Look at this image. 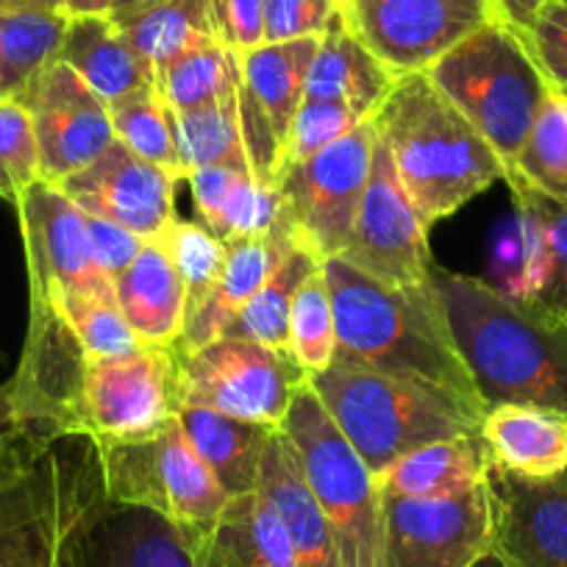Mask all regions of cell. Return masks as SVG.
<instances>
[{"label":"cell","instance_id":"obj_45","mask_svg":"<svg viewBox=\"0 0 567 567\" xmlns=\"http://www.w3.org/2000/svg\"><path fill=\"white\" fill-rule=\"evenodd\" d=\"M340 14V0H265V42L323 37Z\"/></svg>","mask_w":567,"mask_h":567},{"label":"cell","instance_id":"obj_48","mask_svg":"<svg viewBox=\"0 0 567 567\" xmlns=\"http://www.w3.org/2000/svg\"><path fill=\"white\" fill-rule=\"evenodd\" d=\"M86 231H90L92 256H95L97 267H101L112 281L136 259L142 243H145L140 234L128 231L125 226L106 220V217L90 215V212H86Z\"/></svg>","mask_w":567,"mask_h":567},{"label":"cell","instance_id":"obj_35","mask_svg":"<svg viewBox=\"0 0 567 567\" xmlns=\"http://www.w3.org/2000/svg\"><path fill=\"white\" fill-rule=\"evenodd\" d=\"M154 86L171 112H189L220 97L237 95L239 53L217 40L206 42L159 70Z\"/></svg>","mask_w":567,"mask_h":567},{"label":"cell","instance_id":"obj_19","mask_svg":"<svg viewBox=\"0 0 567 567\" xmlns=\"http://www.w3.org/2000/svg\"><path fill=\"white\" fill-rule=\"evenodd\" d=\"M178 182L182 178L171 171L142 159L114 140L92 165L56 187L90 215L120 223L142 239H154L176 217Z\"/></svg>","mask_w":567,"mask_h":567},{"label":"cell","instance_id":"obj_52","mask_svg":"<svg viewBox=\"0 0 567 567\" xmlns=\"http://www.w3.org/2000/svg\"><path fill=\"white\" fill-rule=\"evenodd\" d=\"M151 3H159V0H117L112 14H128V12H136V9H142V7H151Z\"/></svg>","mask_w":567,"mask_h":567},{"label":"cell","instance_id":"obj_4","mask_svg":"<svg viewBox=\"0 0 567 567\" xmlns=\"http://www.w3.org/2000/svg\"><path fill=\"white\" fill-rule=\"evenodd\" d=\"M106 501L97 437H56L29 467L0 482V567H84Z\"/></svg>","mask_w":567,"mask_h":567},{"label":"cell","instance_id":"obj_39","mask_svg":"<svg viewBox=\"0 0 567 567\" xmlns=\"http://www.w3.org/2000/svg\"><path fill=\"white\" fill-rule=\"evenodd\" d=\"M62 434L70 432L25 398L14 375L0 384V482L29 467Z\"/></svg>","mask_w":567,"mask_h":567},{"label":"cell","instance_id":"obj_46","mask_svg":"<svg viewBox=\"0 0 567 567\" xmlns=\"http://www.w3.org/2000/svg\"><path fill=\"white\" fill-rule=\"evenodd\" d=\"M550 86L567 90V3L548 0L523 31Z\"/></svg>","mask_w":567,"mask_h":567},{"label":"cell","instance_id":"obj_21","mask_svg":"<svg viewBox=\"0 0 567 567\" xmlns=\"http://www.w3.org/2000/svg\"><path fill=\"white\" fill-rule=\"evenodd\" d=\"M292 239H296V234L290 231L287 220H281L265 237L239 239V243L228 245L226 265H223V272L212 292L204 301L187 309L184 334L176 342L178 351H198L200 346L226 334V329L243 312L245 303L272 276Z\"/></svg>","mask_w":567,"mask_h":567},{"label":"cell","instance_id":"obj_40","mask_svg":"<svg viewBox=\"0 0 567 567\" xmlns=\"http://www.w3.org/2000/svg\"><path fill=\"white\" fill-rule=\"evenodd\" d=\"M290 353L309 375H318L334 364L337 318L323 267L307 278L292 301Z\"/></svg>","mask_w":567,"mask_h":567},{"label":"cell","instance_id":"obj_17","mask_svg":"<svg viewBox=\"0 0 567 567\" xmlns=\"http://www.w3.org/2000/svg\"><path fill=\"white\" fill-rule=\"evenodd\" d=\"M18 101L34 125L42 182L62 184L114 142L109 106L59 59L20 92Z\"/></svg>","mask_w":567,"mask_h":567},{"label":"cell","instance_id":"obj_3","mask_svg":"<svg viewBox=\"0 0 567 567\" xmlns=\"http://www.w3.org/2000/svg\"><path fill=\"white\" fill-rule=\"evenodd\" d=\"M370 123L429 228L506 178L501 156L425 73L401 75Z\"/></svg>","mask_w":567,"mask_h":567},{"label":"cell","instance_id":"obj_54","mask_svg":"<svg viewBox=\"0 0 567 567\" xmlns=\"http://www.w3.org/2000/svg\"><path fill=\"white\" fill-rule=\"evenodd\" d=\"M559 92H561V95H565V97H567V90H559Z\"/></svg>","mask_w":567,"mask_h":567},{"label":"cell","instance_id":"obj_55","mask_svg":"<svg viewBox=\"0 0 567 567\" xmlns=\"http://www.w3.org/2000/svg\"><path fill=\"white\" fill-rule=\"evenodd\" d=\"M561 3H567V0H561Z\"/></svg>","mask_w":567,"mask_h":567},{"label":"cell","instance_id":"obj_31","mask_svg":"<svg viewBox=\"0 0 567 567\" xmlns=\"http://www.w3.org/2000/svg\"><path fill=\"white\" fill-rule=\"evenodd\" d=\"M482 434L423 445L379 476L384 498H440L476 487L487 473Z\"/></svg>","mask_w":567,"mask_h":567},{"label":"cell","instance_id":"obj_12","mask_svg":"<svg viewBox=\"0 0 567 567\" xmlns=\"http://www.w3.org/2000/svg\"><path fill=\"white\" fill-rule=\"evenodd\" d=\"M340 14L395 79L425 73L495 18L489 0H340Z\"/></svg>","mask_w":567,"mask_h":567},{"label":"cell","instance_id":"obj_10","mask_svg":"<svg viewBox=\"0 0 567 567\" xmlns=\"http://www.w3.org/2000/svg\"><path fill=\"white\" fill-rule=\"evenodd\" d=\"M375 131L362 123L320 154L284 167L276 178L284 220L320 259L346 254L373 167Z\"/></svg>","mask_w":567,"mask_h":567},{"label":"cell","instance_id":"obj_26","mask_svg":"<svg viewBox=\"0 0 567 567\" xmlns=\"http://www.w3.org/2000/svg\"><path fill=\"white\" fill-rule=\"evenodd\" d=\"M187 182L200 223L226 245L265 237L284 220L278 189L256 182L250 167H200L187 173Z\"/></svg>","mask_w":567,"mask_h":567},{"label":"cell","instance_id":"obj_49","mask_svg":"<svg viewBox=\"0 0 567 567\" xmlns=\"http://www.w3.org/2000/svg\"><path fill=\"white\" fill-rule=\"evenodd\" d=\"M489 3H493L495 18L515 25L517 31H526L528 23L534 20V14H537L548 0H489Z\"/></svg>","mask_w":567,"mask_h":567},{"label":"cell","instance_id":"obj_34","mask_svg":"<svg viewBox=\"0 0 567 567\" xmlns=\"http://www.w3.org/2000/svg\"><path fill=\"white\" fill-rule=\"evenodd\" d=\"M68 14L0 7V97H18L56 62Z\"/></svg>","mask_w":567,"mask_h":567},{"label":"cell","instance_id":"obj_50","mask_svg":"<svg viewBox=\"0 0 567 567\" xmlns=\"http://www.w3.org/2000/svg\"><path fill=\"white\" fill-rule=\"evenodd\" d=\"M117 0H68L64 14L68 18H95V14H112Z\"/></svg>","mask_w":567,"mask_h":567},{"label":"cell","instance_id":"obj_18","mask_svg":"<svg viewBox=\"0 0 567 567\" xmlns=\"http://www.w3.org/2000/svg\"><path fill=\"white\" fill-rule=\"evenodd\" d=\"M493 550L506 567H567V473L526 478L487 460Z\"/></svg>","mask_w":567,"mask_h":567},{"label":"cell","instance_id":"obj_42","mask_svg":"<svg viewBox=\"0 0 567 567\" xmlns=\"http://www.w3.org/2000/svg\"><path fill=\"white\" fill-rule=\"evenodd\" d=\"M159 239L173 265H176L178 276L184 278L189 307H195L209 296L217 278H220L228 245L220 237H215L204 223L182 220V217H173L165 231L159 234Z\"/></svg>","mask_w":567,"mask_h":567},{"label":"cell","instance_id":"obj_2","mask_svg":"<svg viewBox=\"0 0 567 567\" xmlns=\"http://www.w3.org/2000/svg\"><path fill=\"white\" fill-rule=\"evenodd\" d=\"M432 281L487 409L528 403L567 417V320L437 265Z\"/></svg>","mask_w":567,"mask_h":567},{"label":"cell","instance_id":"obj_43","mask_svg":"<svg viewBox=\"0 0 567 567\" xmlns=\"http://www.w3.org/2000/svg\"><path fill=\"white\" fill-rule=\"evenodd\" d=\"M40 178V151L29 112L18 97H0V198L18 204Z\"/></svg>","mask_w":567,"mask_h":567},{"label":"cell","instance_id":"obj_11","mask_svg":"<svg viewBox=\"0 0 567 567\" xmlns=\"http://www.w3.org/2000/svg\"><path fill=\"white\" fill-rule=\"evenodd\" d=\"M178 414V348L142 346L140 351L84 362L73 425L97 443H123L159 432Z\"/></svg>","mask_w":567,"mask_h":567},{"label":"cell","instance_id":"obj_7","mask_svg":"<svg viewBox=\"0 0 567 567\" xmlns=\"http://www.w3.org/2000/svg\"><path fill=\"white\" fill-rule=\"evenodd\" d=\"M284 434L309 489L329 517L346 567H384V495L379 478L342 437L312 384L298 392Z\"/></svg>","mask_w":567,"mask_h":567},{"label":"cell","instance_id":"obj_36","mask_svg":"<svg viewBox=\"0 0 567 567\" xmlns=\"http://www.w3.org/2000/svg\"><path fill=\"white\" fill-rule=\"evenodd\" d=\"M173 125H176L184 178L187 173L212 165L250 167L248 154H245L243 125H239L237 95L220 97V101L189 109V112H173Z\"/></svg>","mask_w":567,"mask_h":567},{"label":"cell","instance_id":"obj_47","mask_svg":"<svg viewBox=\"0 0 567 567\" xmlns=\"http://www.w3.org/2000/svg\"><path fill=\"white\" fill-rule=\"evenodd\" d=\"M217 40L234 53L265 45V0H212Z\"/></svg>","mask_w":567,"mask_h":567},{"label":"cell","instance_id":"obj_32","mask_svg":"<svg viewBox=\"0 0 567 567\" xmlns=\"http://www.w3.org/2000/svg\"><path fill=\"white\" fill-rule=\"evenodd\" d=\"M136 56L156 73L184 53L217 40L212 0H159L128 14H109ZM220 42V40H217Z\"/></svg>","mask_w":567,"mask_h":567},{"label":"cell","instance_id":"obj_23","mask_svg":"<svg viewBox=\"0 0 567 567\" xmlns=\"http://www.w3.org/2000/svg\"><path fill=\"white\" fill-rule=\"evenodd\" d=\"M189 554L193 567H298L287 528L261 489L228 498Z\"/></svg>","mask_w":567,"mask_h":567},{"label":"cell","instance_id":"obj_29","mask_svg":"<svg viewBox=\"0 0 567 567\" xmlns=\"http://www.w3.org/2000/svg\"><path fill=\"white\" fill-rule=\"evenodd\" d=\"M395 75L346 29L342 14L320 37L307 75V97H323L370 120L395 86Z\"/></svg>","mask_w":567,"mask_h":567},{"label":"cell","instance_id":"obj_51","mask_svg":"<svg viewBox=\"0 0 567 567\" xmlns=\"http://www.w3.org/2000/svg\"><path fill=\"white\" fill-rule=\"evenodd\" d=\"M0 7L9 9H40V12H62L68 9V0H0Z\"/></svg>","mask_w":567,"mask_h":567},{"label":"cell","instance_id":"obj_1","mask_svg":"<svg viewBox=\"0 0 567 567\" xmlns=\"http://www.w3.org/2000/svg\"><path fill=\"white\" fill-rule=\"evenodd\" d=\"M323 276L334 301L337 364L432 386L478 417L487 414L432 272L423 284L392 287L334 256L323 261Z\"/></svg>","mask_w":567,"mask_h":567},{"label":"cell","instance_id":"obj_33","mask_svg":"<svg viewBox=\"0 0 567 567\" xmlns=\"http://www.w3.org/2000/svg\"><path fill=\"white\" fill-rule=\"evenodd\" d=\"M320 267H323V259L303 243L292 239L272 276L254 292V298L245 303L243 312L234 318L223 337H243V340L261 342L267 348L290 351L292 301H296L301 284Z\"/></svg>","mask_w":567,"mask_h":567},{"label":"cell","instance_id":"obj_14","mask_svg":"<svg viewBox=\"0 0 567 567\" xmlns=\"http://www.w3.org/2000/svg\"><path fill=\"white\" fill-rule=\"evenodd\" d=\"M320 37L265 42L239 53V125L256 182L276 187L292 123L307 97V75Z\"/></svg>","mask_w":567,"mask_h":567},{"label":"cell","instance_id":"obj_24","mask_svg":"<svg viewBox=\"0 0 567 567\" xmlns=\"http://www.w3.org/2000/svg\"><path fill=\"white\" fill-rule=\"evenodd\" d=\"M125 320L142 346H176L187 323V287L159 237L145 239L136 259L114 278Z\"/></svg>","mask_w":567,"mask_h":567},{"label":"cell","instance_id":"obj_9","mask_svg":"<svg viewBox=\"0 0 567 567\" xmlns=\"http://www.w3.org/2000/svg\"><path fill=\"white\" fill-rule=\"evenodd\" d=\"M307 384L309 373L290 351L243 337H217L198 351H178V406H206L281 429Z\"/></svg>","mask_w":567,"mask_h":567},{"label":"cell","instance_id":"obj_27","mask_svg":"<svg viewBox=\"0 0 567 567\" xmlns=\"http://www.w3.org/2000/svg\"><path fill=\"white\" fill-rule=\"evenodd\" d=\"M84 567H193V554L159 512L106 501L90 532Z\"/></svg>","mask_w":567,"mask_h":567},{"label":"cell","instance_id":"obj_38","mask_svg":"<svg viewBox=\"0 0 567 567\" xmlns=\"http://www.w3.org/2000/svg\"><path fill=\"white\" fill-rule=\"evenodd\" d=\"M109 117H112L114 140L123 142L125 148L134 151L142 159L165 167L176 178H184L173 112L165 106L159 92L145 90L123 97L120 103L109 106Z\"/></svg>","mask_w":567,"mask_h":567},{"label":"cell","instance_id":"obj_22","mask_svg":"<svg viewBox=\"0 0 567 567\" xmlns=\"http://www.w3.org/2000/svg\"><path fill=\"white\" fill-rule=\"evenodd\" d=\"M259 489L276 506L298 567H346L329 517L309 489L290 437L278 429L261 460Z\"/></svg>","mask_w":567,"mask_h":567},{"label":"cell","instance_id":"obj_6","mask_svg":"<svg viewBox=\"0 0 567 567\" xmlns=\"http://www.w3.org/2000/svg\"><path fill=\"white\" fill-rule=\"evenodd\" d=\"M509 171L550 92L523 31L493 18L425 70Z\"/></svg>","mask_w":567,"mask_h":567},{"label":"cell","instance_id":"obj_5","mask_svg":"<svg viewBox=\"0 0 567 567\" xmlns=\"http://www.w3.org/2000/svg\"><path fill=\"white\" fill-rule=\"evenodd\" d=\"M309 384L375 478L423 445L478 434L484 420L445 392L351 364L334 362Z\"/></svg>","mask_w":567,"mask_h":567},{"label":"cell","instance_id":"obj_15","mask_svg":"<svg viewBox=\"0 0 567 567\" xmlns=\"http://www.w3.org/2000/svg\"><path fill=\"white\" fill-rule=\"evenodd\" d=\"M489 548L487 476L440 498H384V567H471Z\"/></svg>","mask_w":567,"mask_h":567},{"label":"cell","instance_id":"obj_8","mask_svg":"<svg viewBox=\"0 0 567 567\" xmlns=\"http://www.w3.org/2000/svg\"><path fill=\"white\" fill-rule=\"evenodd\" d=\"M101 451L106 498L159 512L189 548L226 509L228 493L189 443L178 414L148 437L101 443Z\"/></svg>","mask_w":567,"mask_h":567},{"label":"cell","instance_id":"obj_20","mask_svg":"<svg viewBox=\"0 0 567 567\" xmlns=\"http://www.w3.org/2000/svg\"><path fill=\"white\" fill-rule=\"evenodd\" d=\"M517 209L520 270L515 290L504 296L567 320V200L550 198L528 184L509 182Z\"/></svg>","mask_w":567,"mask_h":567},{"label":"cell","instance_id":"obj_53","mask_svg":"<svg viewBox=\"0 0 567 567\" xmlns=\"http://www.w3.org/2000/svg\"><path fill=\"white\" fill-rule=\"evenodd\" d=\"M471 567H506V565H504V561H501V556L495 554L493 548H489L487 554H484V556H478V559L473 561Z\"/></svg>","mask_w":567,"mask_h":567},{"label":"cell","instance_id":"obj_44","mask_svg":"<svg viewBox=\"0 0 567 567\" xmlns=\"http://www.w3.org/2000/svg\"><path fill=\"white\" fill-rule=\"evenodd\" d=\"M362 123H368V120H362L342 103L323 101V97H303L296 123H292L290 142H287V151H284L281 171L320 154L323 148L334 145L337 140L357 131Z\"/></svg>","mask_w":567,"mask_h":567},{"label":"cell","instance_id":"obj_28","mask_svg":"<svg viewBox=\"0 0 567 567\" xmlns=\"http://www.w3.org/2000/svg\"><path fill=\"white\" fill-rule=\"evenodd\" d=\"M56 59L73 68L106 106L136 92L156 90L148 64L136 56L109 14L70 18Z\"/></svg>","mask_w":567,"mask_h":567},{"label":"cell","instance_id":"obj_37","mask_svg":"<svg viewBox=\"0 0 567 567\" xmlns=\"http://www.w3.org/2000/svg\"><path fill=\"white\" fill-rule=\"evenodd\" d=\"M506 184L520 182L550 198L567 200V97L556 86L545 95Z\"/></svg>","mask_w":567,"mask_h":567},{"label":"cell","instance_id":"obj_30","mask_svg":"<svg viewBox=\"0 0 567 567\" xmlns=\"http://www.w3.org/2000/svg\"><path fill=\"white\" fill-rule=\"evenodd\" d=\"M178 423L200 460L223 484L228 498L259 489L261 460L278 429L228 417L215 409L189 406V403L178 406Z\"/></svg>","mask_w":567,"mask_h":567},{"label":"cell","instance_id":"obj_41","mask_svg":"<svg viewBox=\"0 0 567 567\" xmlns=\"http://www.w3.org/2000/svg\"><path fill=\"white\" fill-rule=\"evenodd\" d=\"M51 307H56L59 312L64 315L70 329H73L75 340H79L81 346V353H84V362L128 357V353L140 351L142 348V340L136 337V331L131 329L128 320H125L117 298L81 296L53 301Z\"/></svg>","mask_w":567,"mask_h":567},{"label":"cell","instance_id":"obj_25","mask_svg":"<svg viewBox=\"0 0 567 567\" xmlns=\"http://www.w3.org/2000/svg\"><path fill=\"white\" fill-rule=\"evenodd\" d=\"M482 443L493 465L526 478L567 473V417L528 403H495L482 420Z\"/></svg>","mask_w":567,"mask_h":567},{"label":"cell","instance_id":"obj_16","mask_svg":"<svg viewBox=\"0 0 567 567\" xmlns=\"http://www.w3.org/2000/svg\"><path fill=\"white\" fill-rule=\"evenodd\" d=\"M340 259L392 287L423 284L432 272L429 226L403 189L379 136L351 245Z\"/></svg>","mask_w":567,"mask_h":567},{"label":"cell","instance_id":"obj_13","mask_svg":"<svg viewBox=\"0 0 567 567\" xmlns=\"http://www.w3.org/2000/svg\"><path fill=\"white\" fill-rule=\"evenodd\" d=\"M29 267V301L117 298L114 281L92 256L86 212L51 182H34L18 200Z\"/></svg>","mask_w":567,"mask_h":567}]
</instances>
